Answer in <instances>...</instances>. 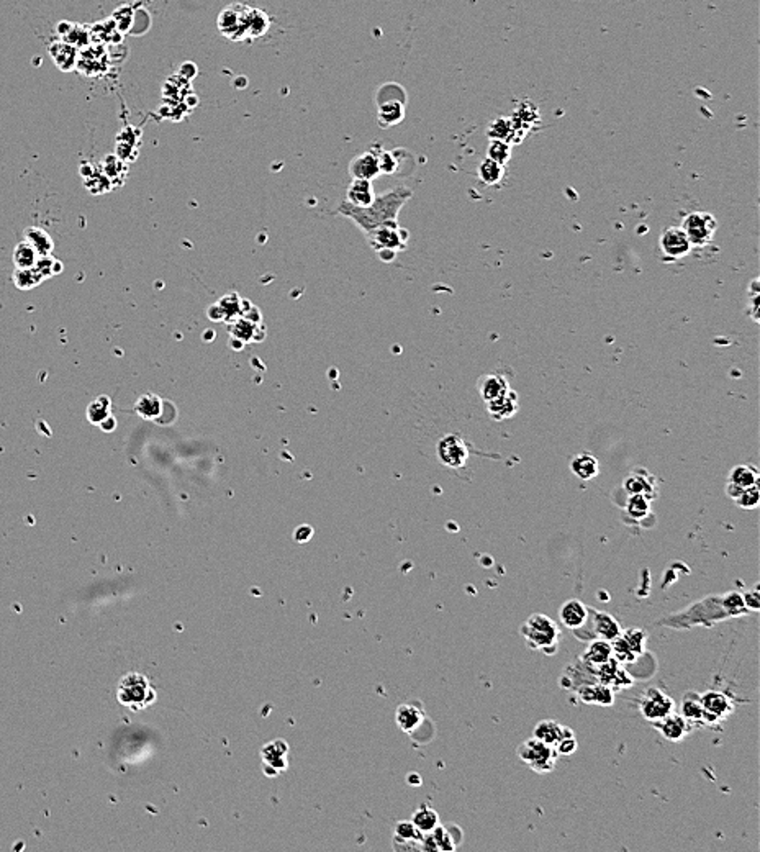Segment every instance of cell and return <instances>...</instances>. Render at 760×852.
<instances>
[{
  "mask_svg": "<svg viewBox=\"0 0 760 852\" xmlns=\"http://www.w3.org/2000/svg\"><path fill=\"white\" fill-rule=\"evenodd\" d=\"M411 195L413 192L410 189L395 187L382 195H375L374 202L370 205L354 206L348 202H343L339 205L338 211L341 215L354 220V223L364 233H369V231L387 223V221H397L398 214L407 205L408 200L411 199Z\"/></svg>",
  "mask_w": 760,
  "mask_h": 852,
  "instance_id": "cell-1",
  "label": "cell"
},
{
  "mask_svg": "<svg viewBox=\"0 0 760 852\" xmlns=\"http://www.w3.org/2000/svg\"><path fill=\"white\" fill-rule=\"evenodd\" d=\"M521 636L532 649L552 655L559 648L561 628L544 613H532L521 626Z\"/></svg>",
  "mask_w": 760,
  "mask_h": 852,
  "instance_id": "cell-2",
  "label": "cell"
},
{
  "mask_svg": "<svg viewBox=\"0 0 760 852\" xmlns=\"http://www.w3.org/2000/svg\"><path fill=\"white\" fill-rule=\"evenodd\" d=\"M117 695L118 701L131 710H143L156 699L149 680L138 672L128 674L120 680Z\"/></svg>",
  "mask_w": 760,
  "mask_h": 852,
  "instance_id": "cell-3",
  "label": "cell"
},
{
  "mask_svg": "<svg viewBox=\"0 0 760 852\" xmlns=\"http://www.w3.org/2000/svg\"><path fill=\"white\" fill-rule=\"evenodd\" d=\"M520 761H523L531 771L536 774H549L554 771L557 762V752L554 746L546 745L537 740V737H530L525 742H521L516 749Z\"/></svg>",
  "mask_w": 760,
  "mask_h": 852,
  "instance_id": "cell-4",
  "label": "cell"
},
{
  "mask_svg": "<svg viewBox=\"0 0 760 852\" xmlns=\"http://www.w3.org/2000/svg\"><path fill=\"white\" fill-rule=\"evenodd\" d=\"M366 236L369 240V245L379 252L380 257L385 252L395 257V252L405 250L408 243V231L400 228L397 221H387V223L366 233Z\"/></svg>",
  "mask_w": 760,
  "mask_h": 852,
  "instance_id": "cell-5",
  "label": "cell"
},
{
  "mask_svg": "<svg viewBox=\"0 0 760 852\" xmlns=\"http://www.w3.org/2000/svg\"><path fill=\"white\" fill-rule=\"evenodd\" d=\"M682 230L685 231L691 247H705L713 241L718 221L708 211H691L682 221Z\"/></svg>",
  "mask_w": 760,
  "mask_h": 852,
  "instance_id": "cell-6",
  "label": "cell"
},
{
  "mask_svg": "<svg viewBox=\"0 0 760 852\" xmlns=\"http://www.w3.org/2000/svg\"><path fill=\"white\" fill-rule=\"evenodd\" d=\"M645 641H648V634L639 628H631L612 641L613 644V658L619 664H633L639 655L644 654Z\"/></svg>",
  "mask_w": 760,
  "mask_h": 852,
  "instance_id": "cell-7",
  "label": "cell"
},
{
  "mask_svg": "<svg viewBox=\"0 0 760 852\" xmlns=\"http://www.w3.org/2000/svg\"><path fill=\"white\" fill-rule=\"evenodd\" d=\"M250 17L251 8L242 7V5H230L220 13V32L235 41L245 40L246 36H250Z\"/></svg>",
  "mask_w": 760,
  "mask_h": 852,
  "instance_id": "cell-8",
  "label": "cell"
},
{
  "mask_svg": "<svg viewBox=\"0 0 760 852\" xmlns=\"http://www.w3.org/2000/svg\"><path fill=\"white\" fill-rule=\"evenodd\" d=\"M674 710H675V701L660 689L650 687V689H648L643 695H641L639 711H641V715L645 718V720L655 723V721L662 720V718H665L667 715L674 713Z\"/></svg>",
  "mask_w": 760,
  "mask_h": 852,
  "instance_id": "cell-9",
  "label": "cell"
},
{
  "mask_svg": "<svg viewBox=\"0 0 760 852\" xmlns=\"http://www.w3.org/2000/svg\"><path fill=\"white\" fill-rule=\"evenodd\" d=\"M720 603H721L720 597H713V598H706V600L698 602V603H695V605H691L689 610L682 614L685 619L684 626L689 628V626H694V624L695 626L696 624H705V626L708 624V626H710V624H713L715 622L729 618L727 613L725 612V608H723V605L716 610V607L720 605Z\"/></svg>",
  "mask_w": 760,
  "mask_h": 852,
  "instance_id": "cell-10",
  "label": "cell"
},
{
  "mask_svg": "<svg viewBox=\"0 0 760 852\" xmlns=\"http://www.w3.org/2000/svg\"><path fill=\"white\" fill-rule=\"evenodd\" d=\"M659 246L662 256L667 261H679L682 257L689 256L694 250L682 226H669L662 231Z\"/></svg>",
  "mask_w": 760,
  "mask_h": 852,
  "instance_id": "cell-11",
  "label": "cell"
},
{
  "mask_svg": "<svg viewBox=\"0 0 760 852\" xmlns=\"http://www.w3.org/2000/svg\"><path fill=\"white\" fill-rule=\"evenodd\" d=\"M436 451L439 461H441L444 466L451 469L464 467L469 459L467 443L459 435H454V433L441 438V441L438 443Z\"/></svg>",
  "mask_w": 760,
  "mask_h": 852,
  "instance_id": "cell-12",
  "label": "cell"
},
{
  "mask_svg": "<svg viewBox=\"0 0 760 852\" xmlns=\"http://www.w3.org/2000/svg\"><path fill=\"white\" fill-rule=\"evenodd\" d=\"M592 670H593V677H595L597 682L608 685L609 689H613V690L628 689V687L634 684L633 677H631L628 670L624 669L623 664H619L614 658L608 659L607 663L595 665V667H592Z\"/></svg>",
  "mask_w": 760,
  "mask_h": 852,
  "instance_id": "cell-13",
  "label": "cell"
},
{
  "mask_svg": "<svg viewBox=\"0 0 760 852\" xmlns=\"http://www.w3.org/2000/svg\"><path fill=\"white\" fill-rule=\"evenodd\" d=\"M700 699L703 710H705V723L723 721L734 711L731 699L723 694V691H705V694L700 695Z\"/></svg>",
  "mask_w": 760,
  "mask_h": 852,
  "instance_id": "cell-14",
  "label": "cell"
},
{
  "mask_svg": "<svg viewBox=\"0 0 760 852\" xmlns=\"http://www.w3.org/2000/svg\"><path fill=\"white\" fill-rule=\"evenodd\" d=\"M587 623L593 629V636L600 639H607V641H614L619 634H621V624L614 617L607 612H598L595 608H588Z\"/></svg>",
  "mask_w": 760,
  "mask_h": 852,
  "instance_id": "cell-15",
  "label": "cell"
},
{
  "mask_svg": "<svg viewBox=\"0 0 760 852\" xmlns=\"http://www.w3.org/2000/svg\"><path fill=\"white\" fill-rule=\"evenodd\" d=\"M380 151H382L380 148L374 146L372 149H369V151L361 154V156L354 158L349 164V174L353 175V179L374 180L375 177H379V175L382 174L380 163H379Z\"/></svg>",
  "mask_w": 760,
  "mask_h": 852,
  "instance_id": "cell-16",
  "label": "cell"
},
{
  "mask_svg": "<svg viewBox=\"0 0 760 852\" xmlns=\"http://www.w3.org/2000/svg\"><path fill=\"white\" fill-rule=\"evenodd\" d=\"M577 695L583 704L612 706L614 704V690L600 682H588L577 687Z\"/></svg>",
  "mask_w": 760,
  "mask_h": 852,
  "instance_id": "cell-17",
  "label": "cell"
},
{
  "mask_svg": "<svg viewBox=\"0 0 760 852\" xmlns=\"http://www.w3.org/2000/svg\"><path fill=\"white\" fill-rule=\"evenodd\" d=\"M654 726L657 728L660 731V735L665 737V740L679 742L682 740H685L686 735H689L691 730V723L689 720H685L684 716L680 713H670L667 715L665 718H662V720L655 721Z\"/></svg>",
  "mask_w": 760,
  "mask_h": 852,
  "instance_id": "cell-18",
  "label": "cell"
},
{
  "mask_svg": "<svg viewBox=\"0 0 760 852\" xmlns=\"http://www.w3.org/2000/svg\"><path fill=\"white\" fill-rule=\"evenodd\" d=\"M587 618H588V607L582 600L572 598V600H567L566 603H562V607L559 610V619L566 628H568V629L580 628L582 624L587 622Z\"/></svg>",
  "mask_w": 760,
  "mask_h": 852,
  "instance_id": "cell-19",
  "label": "cell"
},
{
  "mask_svg": "<svg viewBox=\"0 0 760 852\" xmlns=\"http://www.w3.org/2000/svg\"><path fill=\"white\" fill-rule=\"evenodd\" d=\"M624 490L629 495H645L649 500H653L657 495L655 477L650 476L648 471H636L624 480Z\"/></svg>",
  "mask_w": 760,
  "mask_h": 852,
  "instance_id": "cell-20",
  "label": "cell"
},
{
  "mask_svg": "<svg viewBox=\"0 0 760 852\" xmlns=\"http://www.w3.org/2000/svg\"><path fill=\"white\" fill-rule=\"evenodd\" d=\"M573 735V731L568 726L561 725L559 721L554 720H542L537 723L534 726V730H532V736L537 737V740L546 742V745L549 746H556L557 742H559L563 736H571Z\"/></svg>",
  "mask_w": 760,
  "mask_h": 852,
  "instance_id": "cell-21",
  "label": "cell"
},
{
  "mask_svg": "<svg viewBox=\"0 0 760 852\" xmlns=\"http://www.w3.org/2000/svg\"><path fill=\"white\" fill-rule=\"evenodd\" d=\"M487 410L495 420H506L518 412V395L515 390H506L498 399L487 402Z\"/></svg>",
  "mask_w": 760,
  "mask_h": 852,
  "instance_id": "cell-22",
  "label": "cell"
},
{
  "mask_svg": "<svg viewBox=\"0 0 760 852\" xmlns=\"http://www.w3.org/2000/svg\"><path fill=\"white\" fill-rule=\"evenodd\" d=\"M477 389H479L480 397H482V400L487 404V402L498 399V397L503 395L506 390H510V385H508V380H506L501 374H487V375L480 377Z\"/></svg>",
  "mask_w": 760,
  "mask_h": 852,
  "instance_id": "cell-23",
  "label": "cell"
},
{
  "mask_svg": "<svg viewBox=\"0 0 760 852\" xmlns=\"http://www.w3.org/2000/svg\"><path fill=\"white\" fill-rule=\"evenodd\" d=\"M612 658H613V644L607 641V639L593 638L588 641L587 648H585V650H583L580 659L585 664L595 667V665L607 663V660Z\"/></svg>",
  "mask_w": 760,
  "mask_h": 852,
  "instance_id": "cell-24",
  "label": "cell"
},
{
  "mask_svg": "<svg viewBox=\"0 0 760 852\" xmlns=\"http://www.w3.org/2000/svg\"><path fill=\"white\" fill-rule=\"evenodd\" d=\"M374 199H375V192H374V185H372V180L353 179V184L349 185L348 192H346L344 202H348L354 206H367L374 202Z\"/></svg>",
  "mask_w": 760,
  "mask_h": 852,
  "instance_id": "cell-25",
  "label": "cell"
},
{
  "mask_svg": "<svg viewBox=\"0 0 760 852\" xmlns=\"http://www.w3.org/2000/svg\"><path fill=\"white\" fill-rule=\"evenodd\" d=\"M571 469L573 476H577L580 480H592L600 472L598 459L590 453H580L572 459Z\"/></svg>",
  "mask_w": 760,
  "mask_h": 852,
  "instance_id": "cell-26",
  "label": "cell"
},
{
  "mask_svg": "<svg viewBox=\"0 0 760 852\" xmlns=\"http://www.w3.org/2000/svg\"><path fill=\"white\" fill-rule=\"evenodd\" d=\"M405 115V99H390L379 103V123L382 127H394Z\"/></svg>",
  "mask_w": 760,
  "mask_h": 852,
  "instance_id": "cell-27",
  "label": "cell"
},
{
  "mask_svg": "<svg viewBox=\"0 0 760 852\" xmlns=\"http://www.w3.org/2000/svg\"><path fill=\"white\" fill-rule=\"evenodd\" d=\"M23 235H25V241H27L40 256H51V252H53V247H54V243L48 231H45L43 228H38V226H28V228H25Z\"/></svg>",
  "mask_w": 760,
  "mask_h": 852,
  "instance_id": "cell-28",
  "label": "cell"
},
{
  "mask_svg": "<svg viewBox=\"0 0 760 852\" xmlns=\"http://www.w3.org/2000/svg\"><path fill=\"white\" fill-rule=\"evenodd\" d=\"M727 482L736 484L741 489L759 485V469L752 466V464H739V466L731 469Z\"/></svg>",
  "mask_w": 760,
  "mask_h": 852,
  "instance_id": "cell-29",
  "label": "cell"
},
{
  "mask_svg": "<svg viewBox=\"0 0 760 852\" xmlns=\"http://www.w3.org/2000/svg\"><path fill=\"white\" fill-rule=\"evenodd\" d=\"M423 711L413 705H400L397 710V723L405 733H413L423 723Z\"/></svg>",
  "mask_w": 760,
  "mask_h": 852,
  "instance_id": "cell-30",
  "label": "cell"
},
{
  "mask_svg": "<svg viewBox=\"0 0 760 852\" xmlns=\"http://www.w3.org/2000/svg\"><path fill=\"white\" fill-rule=\"evenodd\" d=\"M477 175L484 185H496L503 179L505 166H501V164L493 161V159L485 158L484 161L479 164Z\"/></svg>",
  "mask_w": 760,
  "mask_h": 852,
  "instance_id": "cell-31",
  "label": "cell"
},
{
  "mask_svg": "<svg viewBox=\"0 0 760 852\" xmlns=\"http://www.w3.org/2000/svg\"><path fill=\"white\" fill-rule=\"evenodd\" d=\"M13 264L17 269H30V267H35L36 262L40 259V255L36 252L32 246L28 245L27 241L18 243L17 246H15L13 250Z\"/></svg>",
  "mask_w": 760,
  "mask_h": 852,
  "instance_id": "cell-32",
  "label": "cell"
},
{
  "mask_svg": "<svg viewBox=\"0 0 760 852\" xmlns=\"http://www.w3.org/2000/svg\"><path fill=\"white\" fill-rule=\"evenodd\" d=\"M134 410H136L139 416L146 418V420H156L163 412V400L153 394H146L139 397L136 405H134Z\"/></svg>",
  "mask_w": 760,
  "mask_h": 852,
  "instance_id": "cell-33",
  "label": "cell"
},
{
  "mask_svg": "<svg viewBox=\"0 0 760 852\" xmlns=\"http://www.w3.org/2000/svg\"><path fill=\"white\" fill-rule=\"evenodd\" d=\"M682 716L690 723H705V710H703L701 699L698 694H686L682 700Z\"/></svg>",
  "mask_w": 760,
  "mask_h": 852,
  "instance_id": "cell-34",
  "label": "cell"
},
{
  "mask_svg": "<svg viewBox=\"0 0 760 852\" xmlns=\"http://www.w3.org/2000/svg\"><path fill=\"white\" fill-rule=\"evenodd\" d=\"M43 281L45 276L36 266L30 267V269H17L13 272V282L20 291H30V288L40 286Z\"/></svg>",
  "mask_w": 760,
  "mask_h": 852,
  "instance_id": "cell-35",
  "label": "cell"
},
{
  "mask_svg": "<svg viewBox=\"0 0 760 852\" xmlns=\"http://www.w3.org/2000/svg\"><path fill=\"white\" fill-rule=\"evenodd\" d=\"M110 407L112 402L108 397L100 395L97 397L94 402H90V405L87 407V418H89L90 423H95V425H100V423L105 420L107 416H110Z\"/></svg>",
  "mask_w": 760,
  "mask_h": 852,
  "instance_id": "cell-36",
  "label": "cell"
},
{
  "mask_svg": "<svg viewBox=\"0 0 760 852\" xmlns=\"http://www.w3.org/2000/svg\"><path fill=\"white\" fill-rule=\"evenodd\" d=\"M413 824H415L423 834L431 833V831L439 824V817H438L436 810H433L430 807H421L415 813V817H413Z\"/></svg>",
  "mask_w": 760,
  "mask_h": 852,
  "instance_id": "cell-37",
  "label": "cell"
},
{
  "mask_svg": "<svg viewBox=\"0 0 760 852\" xmlns=\"http://www.w3.org/2000/svg\"><path fill=\"white\" fill-rule=\"evenodd\" d=\"M626 513L633 520H644L650 513V500L645 495H629Z\"/></svg>",
  "mask_w": 760,
  "mask_h": 852,
  "instance_id": "cell-38",
  "label": "cell"
},
{
  "mask_svg": "<svg viewBox=\"0 0 760 852\" xmlns=\"http://www.w3.org/2000/svg\"><path fill=\"white\" fill-rule=\"evenodd\" d=\"M430 834L431 841L434 843V848L436 851H454L457 848L456 839H454V836L451 834V829L444 828V826L438 824L436 828H434Z\"/></svg>",
  "mask_w": 760,
  "mask_h": 852,
  "instance_id": "cell-39",
  "label": "cell"
},
{
  "mask_svg": "<svg viewBox=\"0 0 760 852\" xmlns=\"http://www.w3.org/2000/svg\"><path fill=\"white\" fill-rule=\"evenodd\" d=\"M721 605L725 608V612L727 613L729 618H736V617H742V614H746L749 610L744 605L742 600V593L739 592H729L726 595L721 597Z\"/></svg>",
  "mask_w": 760,
  "mask_h": 852,
  "instance_id": "cell-40",
  "label": "cell"
},
{
  "mask_svg": "<svg viewBox=\"0 0 760 852\" xmlns=\"http://www.w3.org/2000/svg\"><path fill=\"white\" fill-rule=\"evenodd\" d=\"M487 158L493 159L501 166H505L506 163L511 159V146L508 141H501V139H490L489 149H487Z\"/></svg>",
  "mask_w": 760,
  "mask_h": 852,
  "instance_id": "cell-41",
  "label": "cell"
},
{
  "mask_svg": "<svg viewBox=\"0 0 760 852\" xmlns=\"http://www.w3.org/2000/svg\"><path fill=\"white\" fill-rule=\"evenodd\" d=\"M489 138L490 139H501V141H508L510 136L513 135V122L510 118L500 117L489 127Z\"/></svg>",
  "mask_w": 760,
  "mask_h": 852,
  "instance_id": "cell-42",
  "label": "cell"
},
{
  "mask_svg": "<svg viewBox=\"0 0 760 852\" xmlns=\"http://www.w3.org/2000/svg\"><path fill=\"white\" fill-rule=\"evenodd\" d=\"M736 503H737L739 507H741V508H746V510H754V508H757V507H759V503H760V490H759V485H754V487L742 489L741 495H739V497L736 498Z\"/></svg>",
  "mask_w": 760,
  "mask_h": 852,
  "instance_id": "cell-43",
  "label": "cell"
},
{
  "mask_svg": "<svg viewBox=\"0 0 760 852\" xmlns=\"http://www.w3.org/2000/svg\"><path fill=\"white\" fill-rule=\"evenodd\" d=\"M421 834L423 833L413 824V821H410V823L402 821V823L397 824V836L402 841H418L421 839Z\"/></svg>",
  "mask_w": 760,
  "mask_h": 852,
  "instance_id": "cell-44",
  "label": "cell"
},
{
  "mask_svg": "<svg viewBox=\"0 0 760 852\" xmlns=\"http://www.w3.org/2000/svg\"><path fill=\"white\" fill-rule=\"evenodd\" d=\"M379 163H380V173L382 174H394V173H397V169H398V158L395 156V153H389V151H384V149H382L380 156H379Z\"/></svg>",
  "mask_w": 760,
  "mask_h": 852,
  "instance_id": "cell-45",
  "label": "cell"
},
{
  "mask_svg": "<svg viewBox=\"0 0 760 852\" xmlns=\"http://www.w3.org/2000/svg\"><path fill=\"white\" fill-rule=\"evenodd\" d=\"M577 747H578V742L575 740V736L571 735V736H563L562 740L554 746V749L557 752V756H572V754L577 751Z\"/></svg>",
  "mask_w": 760,
  "mask_h": 852,
  "instance_id": "cell-46",
  "label": "cell"
},
{
  "mask_svg": "<svg viewBox=\"0 0 760 852\" xmlns=\"http://www.w3.org/2000/svg\"><path fill=\"white\" fill-rule=\"evenodd\" d=\"M742 600H744V605H746L747 610L759 612V608H760V595H759L757 588H754V590H749L746 593H742Z\"/></svg>",
  "mask_w": 760,
  "mask_h": 852,
  "instance_id": "cell-47",
  "label": "cell"
},
{
  "mask_svg": "<svg viewBox=\"0 0 760 852\" xmlns=\"http://www.w3.org/2000/svg\"><path fill=\"white\" fill-rule=\"evenodd\" d=\"M759 279H754L751 286V317L754 318V322H759Z\"/></svg>",
  "mask_w": 760,
  "mask_h": 852,
  "instance_id": "cell-48",
  "label": "cell"
},
{
  "mask_svg": "<svg viewBox=\"0 0 760 852\" xmlns=\"http://www.w3.org/2000/svg\"><path fill=\"white\" fill-rule=\"evenodd\" d=\"M741 492H742V489L739 487V485L732 484V482H727V485H726V494H727L729 497H731L732 500H736V498L739 497V495H741Z\"/></svg>",
  "mask_w": 760,
  "mask_h": 852,
  "instance_id": "cell-49",
  "label": "cell"
},
{
  "mask_svg": "<svg viewBox=\"0 0 760 852\" xmlns=\"http://www.w3.org/2000/svg\"><path fill=\"white\" fill-rule=\"evenodd\" d=\"M100 428H102V430H105V431H112L113 428H115V418H113L112 415L107 416L105 420H103L100 423Z\"/></svg>",
  "mask_w": 760,
  "mask_h": 852,
  "instance_id": "cell-50",
  "label": "cell"
}]
</instances>
